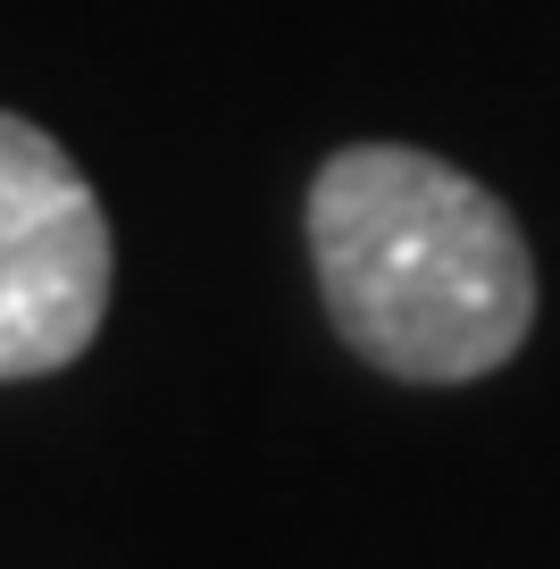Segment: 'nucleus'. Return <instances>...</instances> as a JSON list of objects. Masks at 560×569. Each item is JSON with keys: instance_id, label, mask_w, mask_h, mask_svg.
I'll return each mask as SVG.
<instances>
[{"instance_id": "f257e3e1", "label": "nucleus", "mask_w": 560, "mask_h": 569, "mask_svg": "<svg viewBox=\"0 0 560 569\" xmlns=\"http://www.w3.org/2000/svg\"><path fill=\"white\" fill-rule=\"evenodd\" d=\"M310 268L334 336L402 386H469L536 336V251L493 184L410 142L310 177Z\"/></svg>"}, {"instance_id": "f03ea898", "label": "nucleus", "mask_w": 560, "mask_h": 569, "mask_svg": "<svg viewBox=\"0 0 560 569\" xmlns=\"http://www.w3.org/2000/svg\"><path fill=\"white\" fill-rule=\"evenodd\" d=\"M118 284V243L68 142L0 109V386L59 377L92 352Z\"/></svg>"}]
</instances>
